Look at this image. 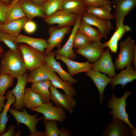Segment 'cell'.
Returning <instances> with one entry per match:
<instances>
[{"label": "cell", "instance_id": "obj_1", "mask_svg": "<svg viewBox=\"0 0 136 136\" xmlns=\"http://www.w3.org/2000/svg\"><path fill=\"white\" fill-rule=\"evenodd\" d=\"M1 56L0 73L7 74L17 79L26 73L27 70L20 49H9Z\"/></svg>", "mask_w": 136, "mask_h": 136}, {"label": "cell", "instance_id": "obj_2", "mask_svg": "<svg viewBox=\"0 0 136 136\" xmlns=\"http://www.w3.org/2000/svg\"><path fill=\"white\" fill-rule=\"evenodd\" d=\"M130 91L126 90L121 97L118 98L115 95L112 94L108 103V106L112 110L109 112V115L112 116V119H115L121 120L125 122L132 130V133L136 131V128L130 122L128 117L129 115L126 111V100L131 94Z\"/></svg>", "mask_w": 136, "mask_h": 136}, {"label": "cell", "instance_id": "obj_3", "mask_svg": "<svg viewBox=\"0 0 136 136\" xmlns=\"http://www.w3.org/2000/svg\"><path fill=\"white\" fill-rule=\"evenodd\" d=\"M120 51L115 60L114 65L117 70L122 69L133 62L134 55L136 53L135 42L130 36L119 43Z\"/></svg>", "mask_w": 136, "mask_h": 136}, {"label": "cell", "instance_id": "obj_4", "mask_svg": "<svg viewBox=\"0 0 136 136\" xmlns=\"http://www.w3.org/2000/svg\"><path fill=\"white\" fill-rule=\"evenodd\" d=\"M19 46L27 70L30 72L45 63V53L25 44Z\"/></svg>", "mask_w": 136, "mask_h": 136}, {"label": "cell", "instance_id": "obj_5", "mask_svg": "<svg viewBox=\"0 0 136 136\" xmlns=\"http://www.w3.org/2000/svg\"><path fill=\"white\" fill-rule=\"evenodd\" d=\"M23 109L22 111L10 108L9 110L10 113L15 118L17 125L19 126L20 123L26 125L28 128L30 133L29 136H45L44 132L37 131L36 128L37 124L43 119V117L41 116L37 118V114H29L25 108H23Z\"/></svg>", "mask_w": 136, "mask_h": 136}, {"label": "cell", "instance_id": "obj_6", "mask_svg": "<svg viewBox=\"0 0 136 136\" xmlns=\"http://www.w3.org/2000/svg\"><path fill=\"white\" fill-rule=\"evenodd\" d=\"M30 110L42 114L44 116L43 119L55 121L59 123L63 122L67 118L65 110L54 106L53 103L50 101L43 103L40 106Z\"/></svg>", "mask_w": 136, "mask_h": 136}, {"label": "cell", "instance_id": "obj_7", "mask_svg": "<svg viewBox=\"0 0 136 136\" xmlns=\"http://www.w3.org/2000/svg\"><path fill=\"white\" fill-rule=\"evenodd\" d=\"M49 90L51 100L53 101L55 106L62 108L69 113L73 114L77 103L73 97L64 94L52 85L49 87Z\"/></svg>", "mask_w": 136, "mask_h": 136}, {"label": "cell", "instance_id": "obj_8", "mask_svg": "<svg viewBox=\"0 0 136 136\" xmlns=\"http://www.w3.org/2000/svg\"><path fill=\"white\" fill-rule=\"evenodd\" d=\"M114 9L112 14L115 22V29L121 20L130 12L136 6V0H112Z\"/></svg>", "mask_w": 136, "mask_h": 136}, {"label": "cell", "instance_id": "obj_9", "mask_svg": "<svg viewBox=\"0 0 136 136\" xmlns=\"http://www.w3.org/2000/svg\"><path fill=\"white\" fill-rule=\"evenodd\" d=\"M70 26L59 28L53 25L49 29V37L47 41L48 43V47L45 50L46 55L49 54L55 47H59L65 35L71 30Z\"/></svg>", "mask_w": 136, "mask_h": 136}, {"label": "cell", "instance_id": "obj_10", "mask_svg": "<svg viewBox=\"0 0 136 136\" xmlns=\"http://www.w3.org/2000/svg\"><path fill=\"white\" fill-rule=\"evenodd\" d=\"M76 18V15L67 13L61 10L47 17L44 21L47 25L57 24V27L60 28L67 26H74Z\"/></svg>", "mask_w": 136, "mask_h": 136}, {"label": "cell", "instance_id": "obj_11", "mask_svg": "<svg viewBox=\"0 0 136 136\" xmlns=\"http://www.w3.org/2000/svg\"><path fill=\"white\" fill-rule=\"evenodd\" d=\"M92 64V69L105 73L112 78L116 75V68L108 48L104 51L100 58Z\"/></svg>", "mask_w": 136, "mask_h": 136}, {"label": "cell", "instance_id": "obj_12", "mask_svg": "<svg viewBox=\"0 0 136 136\" xmlns=\"http://www.w3.org/2000/svg\"><path fill=\"white\" fill-rule=\"evenodd\" d=\"M103 43L94 42L83 47L77 49L76 52L86 58L89 62L94 63L101 56L104 51Z\"/></svg>", "mask_w": 136, "mask_h": 136}, {"label": "cell", "instance_id": "obj_13", "mask_svg": "<svg viewBox=\"0 0 136 136\" xmlns=\"http://www.w3.org/2000/svg\"><path fill=\"white\" fill-rule=\"evenodd\" d=\"M109 123L103 131V136H130L132 131L124 121L115 119Z\"/></svg>", "mask_w": 136, "mask_h": 136}, {"label": "cell", "instance_id": "obj_14", "mask_svg": "<svg viewBox=\"0 0 136 136\" xmlns=\"http://www.w3.org/2000/svg\"><path fill=\"white\" fill-rule=\"evenodd\" d=\"M81 21V15H77L76 23L74 25L71 35L66 43L62 48L54 51L55 53L65 58L73 60L76 57V54L73 49L75 35L78 30Z\"/></svg>", "mask_w": 136, "mask_h": 136}, {"label": "cell", "instance_id": "obj_15", "mask_svg": "<svg viewBox=\"0 0 136 136\" xmlns=\"http://www.w3.org/2000/svg\"><path fill=\"white\" fill-rule=\"evenodd\" d=\"M81 20L91 26L97 27L106 39L107 38L108 35L110 30L113 28L111 22L109 20L98 18L86 12L81 15Z\"/></svg>", "mask_w": 136, "mask_h": 136}, {"label": "cell", "instance_id": "obj_16", "mask_svg": "<svg viewBox=\"0 0 136 136\" xmlns=\"http://www.w3.org/2000/svg\"><path fill=\"white\" fill-rule=\"evenodd\" d=\"M27 75L26 73L17 78V83L11 90L15 97V101L13 104L12 108L21 111L24 106L23 103V98L24 94L25 87L27 82Z\"/></svg>", "mask_w": 136, "mask_h": 136}, {"label": "cell", "instance_id": "obj_17", "mask_svg": "<svg viewBox=\"0 0 136 136\" xmlns=\"http://www.w3.org/2000/svg\"><path fill=\"white\" fill-rule=\"evenodd\" d=\"M55 52L52 51L45 57V63L54 72L56 73L62 80L68 82L73 84L78 82L77 79L71 77L69 73L65 71L61 67L60 63L57 61L54 58Z\"/></svg>", "mask_w": 136, "mask_h": 136}, {"label": "cell", "instance_id": "obj_18", "mask_svg": "<svg viewBox=\"0 0 136 136\" xmlns=\"http://www.w3.org/2000/svg\"><path fill=\"white\" fill-rule=\"evenodd\" d=\"M54 56L65 64L68 68V73L72 77L79 73L86 72L92 67V63H90L88 61L85 62L75 61L55 53Z\"/></svg>", "mask_w": 136, "mask_h": 136}, {"label": "cell", "instance_id": "obj_19", "mask_svg": "<svg viewBox=\"0 0 136 136\" xmlns=\"http://www.w3.org/2000/svg\"><path fill=\"white\" fill-rule=\"evenodd\" d=\"M86 74L95 84L99 93V102L102 104L103 99L104 91L107 85L111 81L112 78L92 69L86 72Z\"/></svg>", "mask_w": 136, "mask_h": 136}, {"label": "cell", "instance_id": "obj_20", "mask_svg": "<svg viewBox=\"0 0 136 136\" xmlns=\"http://www.w3.org/2000/svg\"><path fill=\"white\" fill-rule=\"evenodd\" d=\"M124 19H121L117 28L110 38L106 42L103 43L105 48L106 47L113 53H116L117 51L118 42L123 35L131 30V28L124 23Z\"/></svg>", "mask_w": 136, "mask_h": 136}, {"label": "cell", "instance_id": "obj_21", "mask_svg": "<svg viewBox=\"0 0 136 136\" xmlns=\"http://www.w3.org/2000/svg\"><path fill=\"white\" fill-rule=\"evenodd\" d=\"M119 73L112 78L110 84L112 89L117 85H121L124 87L127 84L132 82L136 79V72L131 65L126 67Z\"/></svg>", "mask_w": 136, "mask_h": 136}, {"label": "cell", "instance_id": "obj_22", "mask_svg": "<svg viewBox=\"0 0 136 136\" xmlns=\"http://www.w3.org/2000/svg\"><path fill=\"white\" fill-rule=\"evenodd\" d=\"M23 11L28 20H32L35 17H39L44 19L47 17L42 6L35 4L30 0H19Z\"/></svg>", "mask_w": 136, "mask_h": 136}, {"label": "cell", "instance_id": "obj_23", "mask_svg": "<svg viewBox=\"0 0 136 136\" xmlns=\"http://www.w3.org/2000/svg\"><path fill=\"white\" fill-rule=\"evenodd\" d=\"M53 71L46 63L30 72L28 75V83H32L49 79Z\"/></svg>", "mask_w": 136, "mask_h": 136}, {"label": "cell", "instance_id": "obj_24", "mask_svg": "<svg viewBox=\"0 0 136 136\" xmlns=\"http://www.w3.org/2000/svg\"><path fill=\"white\" fill-rule=\"evenodd\" d=\"M49 79L52 86L56 88L62 89L65 94L73 97L77 96V92L74 87L73 84L62 80L55 72L53 71L52 72Z\"/></svg>", "mask_w": 136, "mask_h": 136}, {"label": "cell", "instance_id": "obj_25", "mask_svg": "<svg viewBox=\"0 0 136 136\" xmlns=\"http://www.w3.org/2000/svg\"><path fill=\"white\" fill-rule=\"evenodd\" d=\"M26 17L2 24L0 31L6 32L17 37L19 34L25 23L28 20Z\"/></svg>", "mask_w": 136, "mask_h": 136}, {"label": "cell", "instance_id": "obj_26", "mask_svg": "<svg viewBox=\"0 0 136 136\" xmlns=\"http://www.w3.org/2000/svg\"><path fill=\"white\" fill-rule=\"evenodd\" d=\"M16 40L18 43L27 44L44 53L49 45L47 41L44 39L33 38L20 34L16 37Z\"/></svg>", "mask_w": 136, "mask_h": 136}, {"label": "cell", "instance_id": "obj_27", "mask_svg": "<svg viewBox=\"0 0 136 136\" xmlns=\"http://www.w3.org/2000/svg\"><path fill=\"white\" fill-rule=\"evenodd\" d=\"M51 85L50 80L47 79L32 83L31 88L39 95L43 103H45L51 100L49 87Z\"/></svg>", "mask_w": 136, "mask_h": 136}, {"label": "cell", "instance_id": "obj_28", "mask_svg": "<svg viewBox=\"0 0 136 136\" xmlns=\"http://www.w3.org/2000/svg\"><path fill=\"white\" fill-rule=\"evenodd\" d=\"M22 101L24 106L30 110L36 108L43 103L39 95L29 87L25 88Z\"/></svg>", "mask_w": 136, "mask_h": 136}, {"label": "cell", "instance_id": "obj_29", "mask_svg": "<svg viewBox=\"0 0 136 136\" xmlns=\"http://www.w3.org/2000/svg\"><path fill=\"white\" fill-rule=\"evenodd\" d=\"M7 101L5 104L3 110L0 113V136L7 130L6 124L8 121L7 114L10 106L15 101V97L11 90H8L6 94Z\"/></svg>", "mask_w": 136, "mask_h": 136}, {"label": "cell", "instance_id": "obj_30", "mask_svg": "<svg viewBox=\"0 0 136 136\" xmlns=\"http://www.w3.org/2000/svg\"><path fill=\"white\" fill-rule=\"evenodd\" d=\"M111 5L99 7L88 6L86 7L85 12L102 19L109 20L114 19L112 14Z\"/></svg>", "mask_w": 136, "mask_h": 136}, {"label": "cell", "instance_id": "obj_31", "mask_svg": "<svg viewBox=\"0 0 136 136\" xmlns=\"http://www.w3.org/2000/svg\"><path fill=\"white\" fill-rule=\"evenodd\" d=\"M86 8L82 0H65L62 10L76 15H82L85 12Z\"/></svg>", "mask_w": 136, "mask_h": 136}, {"label": "cell", "instance_id": "obj_32", "mask_svg": "<svg viewBox=\"0 0 136 136\" xmlns=\"http://www.w3.org/2000/svg\"><path fill=\"white\" fill-rule=\"evenodd\" d=\"M78 29L85 34L93 42L100 41L102 38H104V35L99 30L93 27L82 20Z\"/></svg>", "mask_w": 136, "mask_h": 136}, {"label": "cell", "instance_id": "obj_33", "mask_svg": "<svg viewBox=\"0 0 136 136\" xmlns=\"http://www.w3.org/2000/svg\"><path fill=\"white\" fill-rule=\"evenodd\" d=\"M25 17L26 16L19 0L12 6L8 7L5 23Z\"/></svg>", "mask_w": 136, "mask_h": 136}, {"label": "cell", "instance_id": "obj_34", "mask_svg": "<svg viewBox=\"0 0 136 136\" xmlns=\"http://www.w3.org/2000/svg\"><path fill=\"white\" fill-rule=\"evenodd\" d=\"M65 0H47L43 4L45 13L47 17L56 12L62 10Z\"/></svg>", "mask_w": 136, "mask_h": 136}, {"label": "cell", "instance_id": "obj_35", "mask_svg": "<svg viewBox=\"0 0 136 136\" xmlns=\"http://www.w3.org/2000/svg\"><path fill=\"white\" fill-rule=\"evenodd\" d=\"M15 37L0 31V41L3 42L9 49L14 50H19V45Z\"/></svg>", "mask_w": 136, "mask_h": 136}, {"label": "cell", "instance_id": "obj_36", "mask_svg": "<svg viewBox=\"0 0 136 136\" xmlns=\"http://www.w3.org/2000/svg\"><path fill=\"white\" fill-rule=\"evenodd\" d=\"M92 42L87 36L78 29L74 37L73 48L78 49L91 43Z\"/></svg>", "mask_w": 136, "mask_h": 136}, {"label": "cell", "instance_id": "obj_37", "mask_svg": "<svg viewBox=\"0 0 136 136\" xmlns=\"http://www.w3.org/2000/svg\"><path fill=\"white\" fill-rule=\"evenodd\" d=\"M14 78L5 73H0V95H4L6 90L14 84Z\"/></svg>", "mask_w": 136, "mask_h": 136}, {"label": "cell", "instance_id": "obj_38", "mask_svg": "<svg viewBox=\"0 0 136 136\" xmlns=\"http://www.w3.org/2000/svg\"><path fill=\"white\" fill-rule=\"evenodd\" d=\"M43 120V123L45 128V136H59V129L57 126V122L45 119Z\"/></svg>", "mask_w": 136, "mask_h": 136}, {"label": "cell", "instance_id": "obj_39", "mask_svg": "<svg viewBox=\"0 0 136 136\" xmlns=\"http://www.w3.org/2000/svg\"><path fill=\"white\" fill-rule=\"evenodd\" d=\"M86 7L88 6H101L108 5H112L111 1L109 0H82Z\"/></svg>", "mask_w": 136, "mask_h": 136}, {"label": "cell", "instance_id": "obj_40", "mask_svg": "<svg viewBox=\"0 0 136 136\" xmlns=\"http://www.w3.org/2000/svg\"><path fill=\"white\" fill-rule=\"evenodd\" d=\"M36 23L32 20H28L25 23L23 28L26 33L31 34L34 32L37 29Z\"/></svg>", "mask_w": 136, "mask_h": 136}, {"label": "cell", "instance_id": "obj_41", "mask_svg": "<svg viewBox=\"0 0 136 136\" xmlns=\"http://www.w3.org/2000/svg\"><path fill=\"white\" fill-rule=\"evenodd\" d=\"M9 5L0 2V22L2 24L6 22L7 11Z\"/></svg>", "mask_w": 136, "mask_h": 136}, {"label": "cell", "instance_id": "obj_42", "mask_svg": "<svg viewBox=\"0 0 136 136\" xmlns=\"http://www.w3.org/2000/svg\"><path fill=\"white\" fill-rule=\"evenodd\" d=\"M15 127V125H12L8 127V130L4 132L1 136H16V133L14 130Z\"/></svg>", "mask_w": 136, "mask_h": 136}, {"label": "cell", "instance_id": "obj_43", "mask_svg": "<svg viewBox=\"0 0 136 136\" xmlns=\"http://www.w3.org/2000/svg\"><path fill=\"white\" fill-rule=\"evenodd\" d=\"M71 132L66 128L62 127L59 129V136H70L72 135Z\"/></svg>", "mask_w": 136, "mask_h": 136}, {"label": "cell", "instance_id": "obj_44", "mask_svg": "<svg viewBox=\"0 0 136 136\" xmlns=\"http://www.w3.org/2000/svg\"><path fill=\"white\" fill-rule=\"evenodd\" d=\"M7 97L6 95L4 96L0 95V113L5 105V101Z\"/></svg>", "mask_w": 136, "mask_h": 136}, {"label": "cell", "instance_id": "obj_45", "mask_svg": "<svg viewBox=\"0 0 136 136\" xmlns=\"http://www.w3.org/2000/svg\"><path fill=\"white\" fill-rule=\"evenodd\" d=\"M33 3L36 5L43 6L47 0H30Z\"/></svg>", "mask_w": 136, "mask_h": 136}, {"label": "cell", "instance_id": "obj_46", "mask_svg": "<svg viewBox=\"0 0 136 136\" xmlns=\"http://www.w3.org/2000/svg\"><path fill=\"white\" fill-rule=\"evenodd\" d=\"M11 0H0V2L9 5L11 3Z\"/></svg>", "mask_w": 136, "mask_h": 136}, {"label": "cell", "instance_id": "obj_47", "mask_svg": "<svg viewBox=\"0 0 136 136\" xmlns=\"http://www.w3.org/2000/svg\"><path fill=\"white\" fill-rule=\"evenodd\" d=\"M19 0H11V4L9 5V7H11L15 5Z\"/></svg>", "mask_w": 136, "mask_h": 136}, {"label": "cell", "instance_id": "obj_48", "mask_svg": "<svg viewBox=\"0 0 136 136\" xmlns=\"http://www.w3.org/2000/svg\"><path fill=\"white\" fill-rule=\"evenodd\" d=\"M4 49L2 46L0 44V57L2 54L4 52Z\"/></svg>", "mask_w": 136, "mask_h": 136}, {"label": "cell", "instance_id": "obj_49", "mask_svg": "<svg viewBox=\"0 0 136 136\" xmlns=\"http://www.w3.org/2000/svg\"><path fill=\"white\" fill-rule=\"evenodd\" d=\"M20 131H18V133L17 134L16 133V136H20Z\"/></svg>", "mask_w": 136, "mask_h": 136}, {"label": "cell", "instance_id": "obj_50", "mask_svg": "<svg viewBox=\"0 0 136 136\" xmlns=\"http://www.w3.org/2000/svg\"><path fill=\"white\" fill-rule=\"evenodd\" d=\"M2 24L1 22H0V26Z\"/></svg>", "mask_w": 136, "mask_h": 136}, {"label": "cell", "instance_id": "obj_51", "mask_svg": "<svg viewBox=\"0 0 136 136\" xmlns=\"http://www.w3.org/2000/svg\"></svg>", "mask_w": 136, "mask_h": 136}]
</instances>
